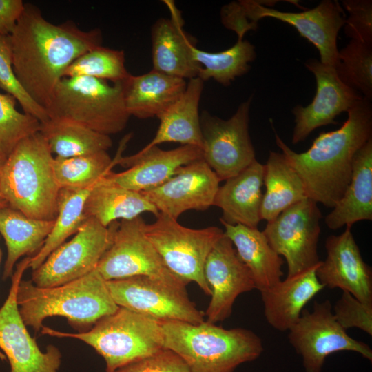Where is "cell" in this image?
Masks as SVG:
<instances>
[{
	"label": "cell",
	"instance_id": "obj_1",
	"mask_svg": "<svg viewBox=\"0 0 372 372\" xmlns=\"http://www.w3.org/2000/svg\"><path fill=\"white\" fill-rule=\"evenodd\" d=\"M10 38L14 74L27 94L46 112L66 68L102 43L99 29L83 30L72 21L54 24L37 6L28 3Z\"/></svg>",
	"mask_w": 372,
	"mask_h": 372
},
{
	"label": "cell",
	"instance_id": "obj_2",
	"mask_svg": "<svg viewBox=\"0 0 372 372\" xmlns=\"http://www.w3.org/2000/svg\"><path fill=\"white\" fill-rule=\"evenodd\" d=\"M338 130L321 132L310 148L302 153L292 150L275 131L276 143L301 178L308 198L333 208L351 180L357 151L372 138L371 101L362 97L347 112Z\"/></svg>",
	"mask_w": 372,
	"mask_h": 372
},
{
	"label": "cell",
	"instance_id": "obj_3",
	"mask_svg": "<svg viewBox=\"0 0 372 372\" xmlns=\"http://www.w3.org/2000/svg\"><path fill=\"white\" fill-rule=\"evenodd\" d=\"M17 301L23 321L35 333L41 331L44 320L52 316L64 317L77 333L84 332L119 307L96 269L79 279L52 287H39L31 280L21 279Z\"/></svg>",
	"mask_w": 372,
	"mask_h": 372
},
{
	"label": "cell",
	"instance_id": "obj_4",
	"mask_svg": "<svg viewBox=\"0 0 372 372\" xmlns=\"http://www.w3.org/2000/svg\"><path fill=\"white\" fill-rule=\"evenodd\" d=\"M161 327L164 349L178 354L190 372H234L264 350L261 338L247 329H224L205 320H165Z\"/></svg>",
	"mask_w": 372,
	"mask_h": 372
},
{
	"label": "cell",
	"instance_id": "obj_5",
	"mask_svg": "<svg viewBox=\"0 0 372 372\" xmlns=\"http://www.w3.org/2000/svg\"><path fill=\"white\" fill-rule=\"evenodd\" d=\"M53 160L40 132L16 145L0 176V194L9 207L32 218L56 219L61 188L54 176Z\"/></svg>",
	"mask_w": 372,
	"mask_h": 372
},
{
	"label": "cell",
	"instance_id": "obj_6",
	"mask_svg": "<svg viewBox=\"0 0 372 372\" xmlns=\"http://www.w3.org/2000/svg\"><path fill=\"white\" fill-rule=\"evenodd\" d=\"M277 1L241 0L224 6L220 11L223 25L242 39L255 30L259 20L270 17L294 27L318 50L324 64L335 66L338 59V34L345 23L344 10L337 1L323 0L300 12H283L271 8Z\"/></svg>",
	"mask_w": 372,
	"mask_h": 372
},
{
	"label": "cell",
	"instance_id": "obj_7",
	"mask_svg": "<svg viewBox=\"0 0 372 372\" xmlns=\"http://www.w3.org/2000/svg\"><path fill=\"white\" fill-rule=\"evenodd\" d=\"M40 331L53 337L77 339L90 345L103 358L106 372H114L164 349L161 321L121 307L84 332L66 333L44 326Z\"/></svg>",
	"mask_w": 372,
	"mask_h": 372
},
{
	"label": "cell",
	"instance_id": "obj_8",
	"mask_svg": "<svg viewBox=\"0 0 372 372\" xmlns=\"http://www.w3.org/2000/svg\"><path fill=\"white\" fill-rule=\"evenodd\" d=\"M47 113L49 118L70 121L108 136L123 131L130 117L122 82L89 76L62 78Z\"/></svg>",
	"mask_w": 372,
	"mask_h": 372
},
{
	"label": "cell",
	"instance_id": "obj_9",
	"mask_svg": "<svg viewBox=\"0 0 372 372\" xmlns=\"http://www.w3.org/2000/svg\"><path fill=\"white\" fill-rule=\"evenodd\" d=\"M156 218L154 223H145L144 231L166 267L187 283L194 282L211 296L204 267L210 251L223 236V230L215 226L189 228L160 213Z\"/></svg>",
	"mask_w": 372,
	"mask_h": 372
},
{
	"label": "cell",
	"instance_id": "obj_10",
	"mask_svg": "<svg viewBox=\"0 0 372 372\" xmlns=\"http://www.w3.org/2000/svg\"><path fill=\"white\" fill-rule=\"evenodd\" d=\"M115 303L160 321L192 324L205 321L204 313L190 300L182 280L136 276L106 281Z\"/></svg>",
	"mask_w": 372,
	"mask_h": 372
},
{
	"label": "cell",
	"instance_id": "obj_11",
	"mask_svg": "<svg viewBox=\"0 0 372 372\" xmlns=\"http://www.w3.org/2000/svg\"><path fill=\"white\" fill-rule=\"evenodd\" d=\"M118 221L108 227L87 218L73 238L54 250L32 273V282L39 287H52L79 279L96 269L110 246Z\"/></svg>",
	"mask_w": 372,
	"mask_h": 372
},
{
	"label": "cell",
	"instance_id": "obj_12",
	"mask_svg": "<svg viewBox=\"0 0 372 372\" xmlns=\"http://www.w3.org/2000/svg\"><path fill=\"white\" fill-rule=\"evenodd\" d=\"M289 343L300 355L305 372H322L326 358L339 351H353L372 361V349L348 335L336 320L329 300L315 301L312 311L304 309L289 330Z\"/></svg>",
	"mask_w": 372,
	"mask_h": 372
},
{
	"label": "cell",
	"instance_id": "obj_13",
	"mask_svg": "<svg viewBox=\"0 0 372 372\" xmlns=\"http://www.w3.org/2000/svg\"><path fill=\"white\" fill-rule=\"evenodd\" d=\"M252 99L242 102L227 120L207 112L200 116L203 159L220 181L236 176L256 160L249 132Z\"/></svg>",
	"mask_w": 372,
	"mask_h": 372
},
{
	"label": "cell",
	"instance_id": "obj_14",
	"mask_svg": "<svg viewBox=\"0 0 372 372\" xmlns=\"http://www.w3.org/2000/svg\"><path fill=\"white\" fill-rule=\"evenodd\" d=\"M322 214L318 203L307 198L267 222L262 231L274 251L286 260L287 276L317 266Z\"/></svg>",
	"mask_w": 372,
	"mask_h": 372
},
{
	"label": "cell",
	"instance_id": "obj_15",
	"mask_svg": "<svg viewBox=\"0 0 372 372\" xmlns=\"http://www.w3.org/2000/svg\"><path fill=\"white\" fill-rule=\"evenodd\" d=\"M29 261L30 257H26L17 265L8 295L0 308V349L8 360L10 372H59L60 350L50 344L41 351L19 311L17 289Z\"/></svg>",
	"mask_w": 372,
	"mask_h": 372
},
{
	"label": "cell",
	"instance_id": "obj_16",
	"mask_svg": "<svg viewBox=\"0 0 372 372\" xmlns=\"http://www.w3.org/2000/svg\"><path fill=\"white\" fill-rule=\"evenodd\" d=\"M145 225L141 216L119 222L110 246L96 267L106 281L136 276L182 280L166 267L146 237Z\"/></svg>",
	"mask_w": 372,
	"mask_h": 372
},
{
	"label": "cell",
	"instance_id": "obj_17",
	"mask_svg": "<svg viewBox=\"0 0 372 372\" xmlns=\"http://www.w3.org/2000/svg\"><path fill=\"white\" fill-rule=\"evenodd\" d=\"M220 182L200 158L179 167L162 185L141 193L158 213L177 220L186 211H204L213 206Z\"/></svg>",
	"mask_w": 372,
	"mask_h": 372
},
{
	"label": "cell",
	"instance_id": "obj_18",
	"mask_svg": "<svg viewBox=\"0 0 372 372\" xmlns=\"http://www.w3.org/2000/svg\"><path fill=\"white\" fill-rule=\"evenodd\" d=\"M304 65L316 81V93L306 107L300 105L292 109L295 126L292 143L304 141L318 127L337 124L335 118L348 112L362 96L347 86L338 78L334 66L324 64L316 59H309Z\"/></svg>",
	"mask_w": 372,
	"mask_h": 372
},
{
	"label": "cell",
	"instance_id": "obj_19",
	"mask_svg": "<svg viewBox=\"0 0 372 372\" xmlns=\"http://www.w3.org/2000/svg\"><path fill=\"white\" fill-rule=\"evenodd\" d=\"M204 275L211 291V300L204 313L205 320L210 323L227 319L238 296L256 289L251 272L225 235L208 255Z\"/></svg>",
	"mask_w": 372,
	"mask_h": 372
},
{
	"label": "cell",
	"instance_id": "obj_20",
	"mask_svg": "<svg viewBox=\"0 0 372 372\" xmlns=\"http://www.w3.org/2000/svg\"><path fill=\"white\" fill-rule=\"evenodd\" d=\"M351 227L325 241L327 258L318 265L316 274L324 287L339 288L365 303H372V270L364 262Z\"/></svg>",
	"mask_w": 372,
	"mask_h": 372
},
{
	"label": "cell",
	"instance_id": "obj_21",
	"mask_svg": "<svg viewBox=\"0 0 372 372\" xmlns=\"http://www.w3.org/2000/svg\"><path fill=\"white\" fill-rule=\"evenodd\" d=\"M117 164L127 168L110 172L105 179L124 188L142 192L154 189L169 180L176 170L191 162L203 158L200 147L182 145L164 150L158 146L144 147L130 156L118 154Z\"/></svg>",
	"mask_w": 372,
	"mask_h": 372
},
{
	"label": "cell",
	"instance_id": "obj_22",
	"mask_svg": "<svg viewBox=\"0 0 372 372\" xmlns=\"http://www.w3.org/2000/svg\"><path fill=\"white\" fill-rule=\"evenodd\" d=\"M170 18H161L151 31L153 70L189 80L198 77L201 68L193 55L196 40L183 30V20L174 3L165 1Z\"/></svg>",
	"mask_w": 372,
	"mask_h": 372
},
{
	"label": "cell",
	"instance_id": "obj_23",
	"mask_svg": "<svg viewBox=\"0 0 372 372\" xmlns=\"http://www.w3.org/2000/svg\"><path fill=\"white\" fill-rule=\"evenodd\" d=\"M263 178L264 165L256 159L240 173L225 180L213 204L223 211L220 220L232 225L258 228L261 220Z\"/></svg>",
	"mask_w": 372,
	"mask_h": 372
},
{
	"label": "cell",
	"instance_id": "obj_24",
	"mask_svg": "<svg viewBox=\"0 0 372 372\" xmlns=\"http://www.w3.org/2000/svg\"><path fill=\"white\" fill-rule=\"evenodd\" d=\"M318 265L287 276L260 291L265 317L274 329L289 331L298 320L305 305L322 290L324 287L316 274Z\"/></svg>",
	"mask_w": 372,
	"mask_h": 372
},
{
	"label": "cell",
	"instance_id": "obj_25",
	"mask_svg": "<svg viewBox=\"0 0 372 372\" xmlns=\"http://www.w3.org/2000/svg\"><path fill=\"white\" fill-rule=\"evenodd\" d=\"M187 81L152 70L122 82L125 108L140 119L158 117L183 94Z\"/></svg>",
	"mask_w": 372,
	"mask_h": 372
},
{
	"label": "cell",
	"instance_id": "obj_26",
	"mask_svg": "<svg viewBox=\"0 0 372 372\" xmlns=\"http://www.w3.org/2000/svg\"><path fill=\"white\" fill-rule=\"evenodd\" d=\"M332 209L324 219L332 230L372 220V138L355 153L349 184Z\"/></svg>",
	"mask_w": 372,
	"mask_h": 372
},
{
	"label": "cell",
	"instance_id": "obj_27",
	"mask_svg": "<svg viewBox=\"0 0 372 372\" xmlns=\"http://www.w3.org/2000/svg\"><path fill=\"white\" fill-rule=\"evenodd\" d=\"M220 222L225 227L224 235L251 272L256 289L260 292L281 280L284 260L269 245L262 231Z\"/></svg>",
	"mask_w": 372,
	"mask_h": 372
},
{
	"label": "cell",
	"instance_id": "obj_28",
	"mask_svg": "<svg viewBox=\"0 0 372 372\" xmlns=\"http://www.w3.org/2000/svg\"><path fill=\"white\" fill-rule=\"evenodd\" d=\"M204 81L199 77L188 80L181 96L158 118L160 124L145 147L163 143H178L201 148L202 134L198 107Z\"/></svg>",
	"mask_w": 372,
	"mask_h": 372
},
{
	"label": "cell",
	"instance_id": "obj_29",
	"mask_svg": "<svg viewBox=\"0 0 372 372\" xmlns=\"http://www.w3.org/2000/svg\"><path fill=\"white\" fill-rule=\"evenodd\" d=\"M54 220L35 219L8 205L0 209V235L3 236L7 256L2 278L12 277L14 267L22 256L37 254L50 234Z\"/></svg>",
	"mask_w": 372,
	"mask_h": 372
},
{
	"label": "cell",
	"instance_id": "obj_30",
	"mask_svg": "<svg viewBox=\"0 0 372 372\" xmlns=\"http://www.w3.org/2000/svg\"><path fill=\"white\" fill-rule=\"evenodd\" d=\"M145 212L155 216L159 214L141 192L113 184L105 176L92 188L84 206L85 217L93 218L105 227L118 220L134 218Z\"/></svg>",
	"mask_w": 372,
	"mask_h": 372
},
{
	"label": "cell",
	"instance_id": "obj_31",
	"mask_svg": "<svg viewBox=\"0 0 372 372\" xmlns=\"http://www.w3.org/2000/svg\"><path fill=\"white\" fill-rule=\"evenodd\" d=\"M263 184L266 191L262 196L260 218L267 222L308 198L301 178L282 153L269 152L264 165Z\"/></svg>",
	"mask_w": 372,
	"mask_h": 372
},
{
	"label": "cell",
	"instance_id": "obj_32",
	"mask_svg": "<svg viewBox=\"0 0 372 372\" xmlns=\"http://www.w3.org/2000/svg\"><path fill=\"white\" fill-rule=\"evenodd\" d=\"M39 132L52 154L57 157L70 158L107 151L112 145L110 136L68 120L50 118L41 123Z\"/></svg>",
	"mask_w": 372,
	"mask_h": 372
},
{
	"label": "cell",
	"instance_id": "obj_33",
	"mask_svg": "<svg viewBox=\"0 0 372 372\" xmlns=\"http://www.w3.org/2000/svg\"><path fill=\"white\" fill-rule=\"evenodd\" d=\"M92 187L84 189H60L57 216L53 227L39 251L30 257L28 268L32 271L37 269L54 250L78 231L87 218L84 214V206Z\"/></svg>",
	"mask_w": 372,
	"mask_h": 372
},
{
	"label": "cell",
	"instance_id": "obj_34",
	"mask_svg": "<svg viewBox=\"0 0 372 372\" xmlns=\"http://www.w3.org/2000/svg\"><path fill=\"white\" fill-rule=\"evenodd\" d=\"M194 58L201 66L198 76L202 81L211 79L223 86H228L236 77L246 74L249 63L256 56L255 47L247 40L238 39L229 48L209 52L196 47L193 50Z\"/></svg>",
	"mask_w": 372,
	"mask_h": 372
},
{
	"label": "cell",
	"instance_id": "obj_35",
	"mask_svg": "<svg viewBox=\"0 0 372 372\" xmlns=\"http://www.w3.org/2000/svg\"><path fill=\"white\" fill-rule=\"evenodd\" d=\"M117 157L112 160L107 151L70 158L54 156V176L61 189L90 188L112 172Z\"/></svg>",
	"mask_w": 372,
	"mask_h": 372
},
{
	"label": "cell",
	"instance_id": "obj_36",
	"mask_svg": "<svg viewBox=\"0 0 372 372\" xmlns=\"http://www.w3.org/2000/svg\"><path fill=\"white\" fill-rule=\"evenodd\" d=\"M125 63L123 50L98 45L76 58L66 68L63 77L89 76L111 83H120L130 74Z\"/></svg>",
	"mask_w": 372,
	"mask_h": 372
},
{
	"label": "cell",
	"instance_id": "obj_37",
	"mask_svg": "<svg viewBox=\"0 0 372 372\" xmlns=\"http://www.w3.org/2000/svg\"><path fill=\"white\" fill-rule=\"evenodd\" d=\"M334 68L344 84L371 100L372 44L351 40L339 51Z\"/></svg>",
	"mask_w": 372,
	"mask_h": 372
},
{
	"label": "cell",
	"instance_id": "obj_38",
	"mask_svg": "<svg viewBox=\"0 0 372 372\" xmlns=\"http://www.w3.org/2000/svg\"><path fill=\"white\" fill-rule=\"evenodd\" d=\"M17 101L0 92V154L8 157L23 138L39 132L41 123L34 116L20 112Z\"/></svg>",
	"mask_w": 372,
	"mask_h": 372
},
{
	"label": "cell",
	"instance_id": "obj_39",
	"mask_svg": "<svg viewBox=\"0 0 372 372\" xmlns=\"http://www.w3.org/2000/svg\"><path fill=\"white\" fill-rule=\"evenodd\" d=\"M0 89L14 96L23 112L34 116L41 123L50 119L46 110L27 94L14 74L10 35L0 34Z\"/></svg>",
	"mask_w": 372,
	"mask_h": 372
},
{
	"label": "cell",
	"instance_id": "obj_40",
	"mask_svg": "<svg viewBox=\"0 0 372 372\" xmlns=\"http://www.w3.org/2000/svg\"><path fill=\"white\" fill-rule=\"evenodd\" d=\"M333 313L344 329L358 328L372 335V303H365L351 293L342 291L333 307Z\"/></svg>",
	"mask_w": 372,
	"mask_h": 372
},
{
	"label": "cell",
	"instance_id": "obj_41",
	"mask_svg": "<svg viewBox=\"0 0 372 372\" xmlns=\"http://www.w3.org/2000/svg\"><path fill=\"white\" fill-rule=\"evenodd\" d=\"M342 4L349 13L344 25L346 36L372 44V1L343 0Z\"/></svg>",
	"mask_w": 372,
	"mask_h": 372
},
{
	"label": "cell",
	"instance_id": "obj_42",
	"mask_svg": "<svg viewBox=\"0 0 372 372\" xmlns=\"http://www.w3.org/2000/svg\"><path fill=\"white\" fill-rule=\"evenodd\" d=\"M114 372H190L185 362L175 352L163 349L130 362Z\"/></svg>",
	"mask_w": 372,
	"mask_h": 372
},
{
	"label": "cell",
	"instance_id": "obj_43",
	"mask_svg": "<svg viewBox=\"0 0 372 372\" xmlns=\"http://www.w3.org/2000/svg\"><path fill=\"white\" fill-rule=\"evenodd\" d=\"M25 3L22 0H0V34L10 35L24 10Z\"/></svg>",
	"mask_w": 372,
	"mask_h": 372
},
{
	"label": "cell",
	"instance_id": "obj_44",
	"mask_svg": "<svg viewBox=\"0 0 372 372\" xmlns=\"http://www.w3.org/2000/svg\"><path fill=\"white\" fill-rule=\"evenodd\" d=\"M7 157L0 154V176Z\"/></svg>",
	"mask_w": 372,
	"mask_h": 372
},
{
	"label": "cell",
	"instance_id": "obj_45",
	"mask_svg": "<svg viewBox=\"0 0 372 372\" xmlns=\"http://www.w3.org/2000/svg\"><path fill=\"white\" fill-rule=\"evenodd\" d=\"M6 206H8L6 201L3 199V198L0 194V209L5 207Z\"/></svg>",
	"mask_w": 372,
	"mask_h": 372
},
{
	"label": "cell",
	"instance_id": "obj_46",
	"mask_svg": "<svg viewBox=\"0 0 372 372\" xmlns=\"http://www.w3.org/2000/svg\"><path fill=\"white\" fill-rule=\"evenodd\" d=\"M0 238H1V235H0ZM1 258H2V252H1V247H0V265H1Z\"/></svg>",
	"mask_w": 372,
	"mask_h": 372
}]
</instances>
